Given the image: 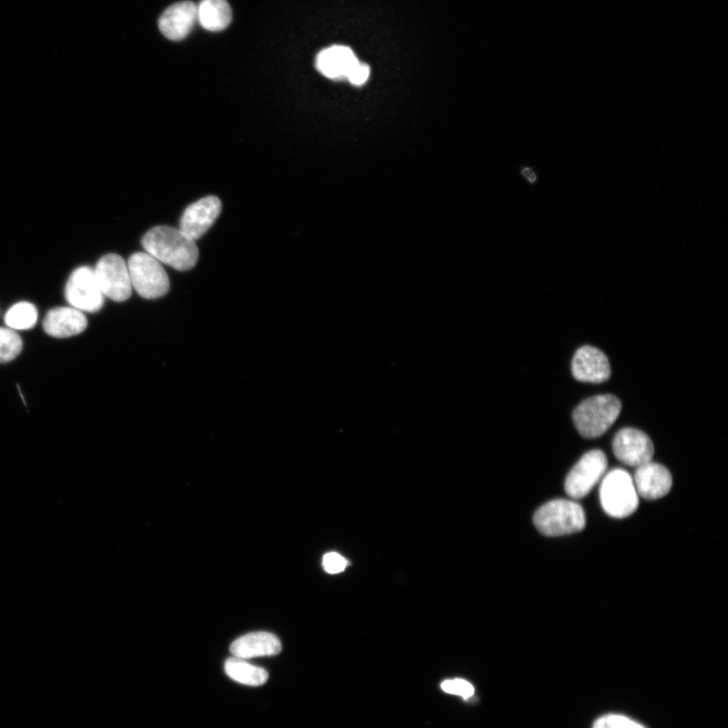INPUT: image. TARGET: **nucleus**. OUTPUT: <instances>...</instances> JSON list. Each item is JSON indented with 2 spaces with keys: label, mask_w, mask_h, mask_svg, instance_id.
<instances>
[{
  "label": "nucleus",
  "mask_w": 728,
  "mask_h": 728,
  "mask_svg": "<svg viewBox=\"0 0 728 728\" xmlns=\"http://www.w3.org/2000/svg\"><path fill=\"white\" fill-rule=\"evenodd\" d=\"M87 325V319L81 311L72 307H61L47 313L43 327L52 337L68 338L81 334Z\"/></svg>",
  "instance_id": "15"
},
{
  "label": "nucleus",
  "mask_w": 728,
  "mask_h": 728,
  "mask_svg": "<svg viewBox=\"0 0 728 728\" xmlns=\"http://www.w3.org/2000/svg\"><path fill=\"white\" fill-rule=\"evenodd\" d=\"M613 452L621 463L639 468L652 462L655 448L651 438L643 431L624 428L613 439Z\"/></svg>",
  "instance_id": "9"
},
{
  "label": "nucleus",
  "mask_w": 728,
  "mask_h": 728,
  "mask_svg": "<svg viewBox=\"0 0 728 728\" xmlns=\"http://www.w3.org/2000/svg\"><path fill=\"white\" fill-rule=\"evenodd\" d=\"M65 297L72 308L81 312L97 313L105 304L95 270L88 266L78 267L72 272L65 288Z\"/></svg>",
  "instance_id": "6"
},
{
  "label": "nucleus",
  "mask_w": 728,
  "mask_h": 728,
  "mask_svg": "<svg viewBox=\"0 0 728 728\" xmlns=\"http://www.w3.org/2000/svg\"><path fill=\"white\" fill-rule=\"evenodd\" d=\"M95 275L103 295L115 302L127 301L133 292L127 262L117 254H107L98 262Z\"/></svg>",
  "instance_id": "7"
},
{
  "label": "nucleus",
  "mask_w": 728,
  "mask_h": 728,
  "mask_svg": "<svg viewBox=\"0 0 728 728\" xmlns=\"http://www.w3.org/2000/svg\"><path fill=\"white\" fill-rule=\"evenodd\" d=\"M198 21V6L192 2L173 5L159 20L161 33L171 41L186 39Z\"/></svg>",
  "instance_id": "13"
},
{
  "label": "nucleus",
  "mask_w": 728,
  "mask_h": 728,
  "mask_svg": "<svg viewBox=\"0 0 728 728\" xmlns=\"http://www.w3.org/2000/svg\"><path fill=\"white\" fill-rule=\"evenodd\" d=\"M533 522L541 534L557 537L582 531L586 526V514L579 503L559 499L541 506L534 514Z\"/></svg>",
  "instance_id": "2"
},
{
  "label": "nucleus",
  "mask_w": 728,
  "mask_h": 728,
  "mask_svg": "<svg viewBox=\"0 0 728 728\" xmlns=\"http://www.w3.org/2000/svg\"><path fill=\"white\" fill-rule=\"evenodd\" d=\"M38 321L37 308L28 302L14 305L5 316V323L12 330H30Z\"/></svg>",
  "instance_id": "19"
},
{
  "label": "nucleus",
  "mask_w": 728,
  "mask_h": 728,
  "mask_svg": "<svg viewBox=\"0 0 728 728\" xmlns=\"http://www.w3.org/2000/svg\"><path fill=\"white\" fill-rule=\"evenodd\" d=\"M221 212L220 199L214 196L206 197L187 208L181 217L178 229L196 241L213 227Z\"/></svg>",
  "instance_id": "10"
},
{
  "label": "nucleus",
  "mask_w": 728,
  "mask_h": 728,
  "mask_svg": "<svg viewBox=\"0 0 728 728\" xmlns=\"http://www.w3.org/2000/svg\"><path fill=\"white\" fill-rule=\"evenodd\" d=\"M607 458L596 449L584 455L567 477L565 490L573 499L586 497L599 483L607 471Z\"/></svg>",
  "instance_id": "8"
},
{
  "label": "nucleus",
  "mask_w": 728,
  "mask_h": 728,
  "mask_svg": "<svg viewBox=\"0 0 728 728\" xmlns=\"http://www.w3.org/2000/svg\"><path fill=\"white\" fill-rule=\"evenodd\" d=\"M633 482L637 494L647 500H658L667 496L673 486L669 470L653 462L637 468Z\"/></svg>",
  "instance_id": "12"
},
{
  "label": "nucleus",
  "mask_w": 728,
  "mask_h": 728,
  "mask_svg": "<svg viewBox=\"0 0 728 728\" xmlns=\"http://www.w3.org/2000/svg\"><path fill=\"white\" fill-rule=\"evenodd\" d=\"M441 689L449 694L459 695L463 698H471L475 689L471 683L463 679L446 680L441 684Z\"/></svg>",
  "instance_id": "22"
},
{
  "label": "nucleus",
  "mask_w": 728,
  "mask_h": 728,
  "mask_svg": "<svg viewBox=\"0 0 728 728\" xmlns=\"http://www.w3.org/2000/svg\"><path fill=\"white\" fill-rule=\"evenodd\" d=\"M593 728H646L622 715H606L599 718Z\"/></svg>",
  "instance_id": "21"
},
{
  "label": "nucleus",
  "mask_w": 728,
  "mask_h": 728,
  "mask_svg": "<svg viewBox=\"0 0 728 728\" xmlns=\"http://www.w3.org/2000/svg\"><path fill=\"white\" fill-rule=\"evenodd\" d=\"M621 411V402L612 395H601L587 399L574 411V423L580 434L586 438L603 435L616 421Z\"/></svg>",
  "instance_id": "3"
},
{
  "label": "nucleus",
  "mask_w": 728,
  "mask_h": 728,
  "mask_svg": "<svg viewBox=\"0 0 728 728\" xmlns=\"http://www.w3.org/2000/svg\"><path fill=\"white\" fill-rule=\"evenodd\" d=\"M198 21L207 31H224L232 21V11L227 0H202L198 6Z\"/></svg>",
  "instance_id": "17"
},
{
  "label": "nucleus",
  "mask_w": 728,
  "mask_h": 728,
  "mask_svg": "<svg viewBox=\"0 0 728 728\" xmlns=\"http://www.w3.org/2000/svg\"><path fill=\"white\" fill-rule=\"evenodd\" d=\"M127 264L133 290L142 298L155 300L167 295L170 288L169 278L162 263L156 258L147 252H137L130 257Z\"/></svg>",
  "instance_id": "5"
},
{
  "label": "nucleus",
  "mask_w": 728,
  "mask_h": 728,
  "mask_svg": "<svg viewBox=\"0 0 728 728\" xmlns=\"http://www.w3.org/2000/svg\"><path fill=\"white\" fill-rule=\"evenodd\" d=\"M347 565V561L336 553H329L323 558L324 570L331 575L342 573Z\"/></svg>",
  "instance_id": "23"
},
{
  "label": "nucleus",
  "mask_w": 728,
  "mask_h": 728,
  "mask_svg": "<svg viewBox=\"0 0 728 728\" xmlns=\"http://www.w3.org/2000/svg\"><path fill=\"white\" fill-rule=\"evenodd\" d=\"M353 51L345 46H332L319 53L316 60L318 71L330 79L347 78L358 63Z\"/></svg>",
  "instance_id": "16"
},
{
  "label": "nucleus",
  "mask_w": 728,
  "mask_h": 728,
  "mask_svg": "<svg viewBox=\"0 0 728 728\" xmlns=\"http://www.w3.org/2000/svg\"><path fill=\"white\" fill-rule=\"evenodd\" d=\"M572 373L579 382L604 383L611 376L609 360L602 351L595 347H581L574 356Z\"/></svg>",
  "instance_id": "11"
},
{
  "label": "nucleus",
  "mask_w": 728,
  "mask_h": 728,
  "mask_svg": "<svg viewBox=\"0 0 728 728\" xmlns=\"http://www.w3.org/2000/svg\"><path fill=\"white\" fill-rule=\"evenodd\" d=\"M23 350L20 335L10 328H0V363L16 359Z\"/></svg>",
  "instance_id": "20"
},
{
  "label": "nucleus",
  "mask_w": 728,
  "mask_h": 728,
  "mask_svg": "<svg viewBox=\"0 0 728 728\" xmlns=\"http://www.w3.org/2000/svg\"><path fill=\"white\" fill-rule=\"evenodd\" d=\"M142 246L159 262L179 271L193 269L200 256L195 240L179 229L168 226L151 229L143 237Z\"/></svg>",
  "instance_id": "1"
},
{
  "label": "nucleus",
  "mask_w": 728,
  "mask_h": 728,
  "mask_svg": "<svg viewBox=\"0 0 728 728\" xmlns=\"http://www.w3.org/2000/svg\"><path fill=\"white\" fill-rule=\"evenodd\" d=\"M371 75V68L367 64L358 62L350 71L347 78L353 85L360 86L368 81Z\"/></svg>",
  "instance_id": "24"
},
{
  "label": "nucleus",
  "mask_w": 728,
  "mask_h": 728,
  "mask_svg": "<svg viewBox=\"0 0 728 728\" xmlns=\"http://www.w3.org/2000/svg\"><path fill=\"white\" fill-rule=\"evenodd\" d=\"M230 652L235 658L242 660L276 656L282 652V644L275 634L252 632L239 637L231 645Z\"/></svg>",
  "instance_id": "14"
},
{
  "label": "nucleus",
  "mask_w": 728,
  "mask_h": 728,
  "mask_svg": "<svg viewBox=\"0 0 728 728\" xmlns=\"http://www.w3.org/2000/svg\"><path fill=\"white\" fill-rule=\"evenodd\" d=\"M225 672L235 682L247 686H261L268 680L266 670L255 667L238 658L229 659L225 663Z\"/></svg>",
  "instance_id": "18"
},
{
  "label": "nucleus",
  "mask_w": 728,
  "mask_h": 728,
  "mask_svg": "<svg viewBox=\"0 0 728 728\" xmlns=\"http://www.w3.org/2000/svg\"><path fill=\"white\" fill-rule=\"evenodd\" d=\"M523 174L531 182L535 181L536 179L535 173L532 172L530 169H524Z\"/></svg>",
  "instance_id": "25"
},
{
  "label": "nucleus",
  "mask_w": 728,
  "mask_h": 728,
  "mask_svg": "<svg viewBox=\"0 0 728 728\" xmlns=\"http://www.w3.org/2000/svg\"><path fill=\"white\" fill-rule=\"evenodd\" d=\"M600 501L610 517L622 519L632 515L640 503L633 478L621 469L609 472L601 484Z\"/></svg>",
  "instance_id": "4"
}]
</instances>
